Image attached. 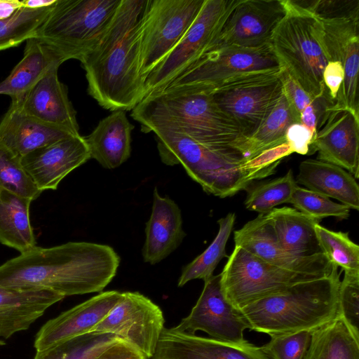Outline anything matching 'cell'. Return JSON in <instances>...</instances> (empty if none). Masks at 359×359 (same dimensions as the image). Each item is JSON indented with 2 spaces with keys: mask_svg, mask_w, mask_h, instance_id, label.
Returning <instances> with one entry per match:
<instances>
[{
  "mask_svg": "<svg viewBox=\"0 0 359 359\" xmlns=\"http://www.w3.org/2000/svg\"><path fill=\"white\" fill-rule=\"evenodd\" d=\"M120 257L109 245L68 242L36 246L0 266V285L66 296L101 292L115 277Z\"/></svg>",
  "mask_w": 359,
  "mask_h": 359,
  "instance_id": "cell-1",
  "label": "cell"
},
{
  "mask_svg": "<svg viewBox=\"0 0 359 359\" xmlns=\"http://www.w3.org/2000/svg\"><path fill=\"white\" fill-rule=\"evenodd\" d=\"M146 4L147 0H121L98 42L80 60L88 93L105 109L130 111L144 97L140 37Z\"/></svg>",
  "mask_w": 359,
  "mask_h": 359,
  "instance_id": "cell-2",
  "label": "cell"
},
{
  "mask_svg": "<svg viewBox=\"0 0 359 359\" xmlns=\"http://www.w3.org/2000/svg\"><path fill=\"white\" fill-rule=\"evenodd\" d=\"M130 115L144 133L161 128L181 132L241 164L245 162L239 151L244 139L240 128L208 90L167 88L144 97Z\"/></svg>",
  "mask_w": 359,
  "mask_h": 359,
  "instance_id": "cell-3",
  "label": "cell"
},
{
  "mask_svg": "<svg viewBox=\"0 0 359 359\" xmlns=\"http://www.w3.org/2000/svg\"><path fill=\"white\" fill-rule=\"evenodd\" d=\"M333 264L323 277L295 283L238 309L248 329L270 337L311 332L339 316L341 273Z\"/></svg>",
  "mask_w": 359,
  "mask_h": 359,
  "instance_id": "cell-4",
  "label": "cell"
},
{
  "mask_svg": "<svg viewBox=\"0 0 359 359\" xmlns=\"http://www.w3.org/2000/svg\"><path fill=\"white\" fill-rule=\"evenodd\" d=\"M157 149L167 165H182L187 175L208 194L225 198L246 189L255 180L276 172L280 161L257 172L242 169V164L198 142L183 133L156 129Z\"/></svg>",
  "mask_w": 359,
  "mask_h": 359,
  "instance_id": "cell-5",
  "label": "cell"
},
{
  "mask_svg": "<svg viewBox=\"0 0 359 359\" xmlns=\"http://www.w3.org/2000/svg\"><path fill=\"white\" fill-rule=\"evenodd\" d=\"M285 14L270 45L281 67L313 97L325 93L323 73L329 62L320 20L294 0H283Z\"/></svg>",
  "mask_w": 359,
  "mask_h": 359,
  "instance_id": "cell-6",
  "label": "cell"
},
{
  "mask_svg": "<svg viewBox=\"0 0 359 359\" xmlns=\"http://www.w3.org/2000/svg\"><path fill=\"white\" fill-rule=\"evenodd\" d=\"M121 0H57L36 39L65 61H79L98 42Z\"/></svg>",
  "mask_w": 359,
  "mask_h": 359,
  "instance_id": "cell-7",
  "label": "cell"
},
{
  "mask_svg": "<svg viewBox=\"0 0 359 359\" xmlns=\"http://www.w3.org/2000/svg\"><path fill=\"white\" fill-rule=\"evenodd\" d=\"M281 69L270 44L259 48H215L165 89L187 87L210 90L243 78L277 74Z\"/></svg>",
  "mask_w": 359,
  "mask_h": 359,
  "instance_id": "cell-8",
  "label": "cell"
},
{
  "mask_svg": "<svg viewBox=\"0 0 359 359\" xmlns=\"http://www.w3.org/2000/svg\"><path fill=\"white\" fill-rule=\"evenodd\" d=\"M220 276L223 293L237 310L259 299L281 292L295 283L325 276L278 267L237 245L234 246Z\"/></svg>",
  "mask_w": 359,
  "mask_h": 359,
  "instance_id": "cell-9",
  "label": "cell"
},
{
  "mask_svg": "<svg viewBox=\"0 0 359 359\" xmlns=\"http://www.w3.org/2000/svg\"><path fill=\"white\" fill-rule=\"evenodd\" d=\"M236 1L205 0L182 38L146 78L144 97L163 90L210 50Z\"/></svg>",
  "mask_w": 359,
  "mask_h": 359,
  "instance_id": "cell-10",
  "label": "cell"
},
{
  "mask_svg": "<svg viewBox=\"0 0 359 359\" xmlns=\"http://www.w3.org/2000/svg\"><path fill=\"white\" fill-rule=\"evenodd\" d=\"M204 1L147 0L140 37V74L144 81L182 38Z\"/></svg>",
  "mask_w": 359,
  "mask_h": 359,
  "instance_id": "cell-11",
  "label": "cell"
},
{
  "mask_svg": "<svg viewBox=\"0 0 359 359\" xmlns=\"http://www.w3.org/2000/svg\"><path fill=\"white\" fill-rule=\"evenodd\" d=\"M279 74L246 77L208 91L219 109L247 137L257 129L282 95Z\"/></svg>",
  "mask_w": 359,
  "mask_h": 359,
  "instance_id": "cell-12",
  "label": "cell"
},
{
  "mask_svg": "<svg viewBox=\"0 0 359 359\" xmlns=\"http://www.w3.org/2000/svg\"><path fill=\"white\" fill-rule=\"evenodd\" d=\"M165 324L161 308L138 292H121L118 302L89 334H111L151 359Z\"/></svg>",
  "mask_w": 359,
  "mask_h": 359,
  "instance_id": "cell-13",
  "label": "cell"
},
{
  "mask_svg": "<svg viewBox=\"0 0 359 359\" xmlns=\"http://www.w3.org/2000/svg\"><path fill=\"white\" fill-rule=\"evenodd\" d=\"M220 273L204 281V287L189 314L172 328L195 334L202 331L210 338L233 344H245L243 337L248 326L238 311L225 297Z\"/></svg>",
  "mask_w": 359,
  "mask_h": 359,
  "instance_id": "cell-14",
  "label": "cell"
},
{
  "mask_svg": "<svg viewBox=\"0 0 359 359\" xmlns=\"http://www.w3.org/2000/svg\"><path fill=\"white\" fill-rule=\"evenodd\" d=\"M285 14L283 0H236L210 50L269 45Z\"/></svg>",
  "mask_w": 359,
  "mask_h": 359,
  "instance_id": "cell-15",
  "label": "cell"
},
{
  "mask_svg": "<svg viewBox=\"0 0 359 359\" xmlns=\"http://www.w3.org/2000/svg\"><path fill=\"white\" fill-rule=\"evenodd\" d=\"M235 245L278 267L304 273L329 275L332 264L323 253L307 257L292 255L278 243L264 215L259 214L234 231Z\"/></svg>",
  "mask_w": 359,
  "mask_h": 359,
  "instance_id": "cell-16",
  "label": "cell"
},
{
  "mask_svg": "<svg viewBox=\"0 0 359 359\" xmlns=\"http://www.w3.org/2000/svg\"><path fill=\"white\" fill-rule=\"evenodd\" d=\"M90 158L80 134L37 149L20 158L22 167L41 191L55 190L72 171Z\"/></svg>",
  "mask_w": 359,
  "mask_h": 359,
  "instance_id": "cell-17",
  "label": "cell"
},
{
  "mask_svg": "<svg viewBox=\"0 0 359 359\" xmlns=\"http://www.w3.org/2000/svg\"><path fill=\"white\" fill-rule=\"evenodd\" d=\"M58 68L48 71L22 96L11 99V104L40 122L77 135L76 111L67 87L58 79Z\"/></svg>",
  "mask_w": 359,
  "mask_h": 359,
  "instance_id": "cell-18",
  "label": "cell"
},
{
  "mask_svg": "<svg viewBox=\"0 0 359 359\" xmlns=\"http://www.w3.org/2000/svg\"><path fill=\"white\" fill-rule=\"evenodd\" d=\"M116 290L102 292L47 321L34 340L36 351H41L77 337L89 334L120 299Z\"/></svg>",
  "mask_w": 359,
  "mask_h": 359,
  "instance_id": "cell-19",
  "label": "cell"
},
{
  "mask_svg": "<svg viewBox=\"0 0 359 359\" xmlns=\"http://www.w3.org/2000/svg\"><path fill=\"white\" fill-rule=\"evenodd\" d=\"M359 116L348 109L334 110L318 131L309 155L359 177Z\"/></svg>",
  "mask_w": 359,
  "mask_h": 359,
  "instance_id": "cell-20",
  "label": "cell"
},
{
  "mask_svg": "<svg viewBox=\"0 0 359 359\" xmlns=\"http://www.w3.org/2000/svg\"><path fill=\"white\" fill-rule=\"evenodd\" d=\"M151 359H269L260 347L164 328Z\"/></svg>",
  "mask_w": 359,
  "mask_h": 359,
  "instance_id": "cell-21",
  "label": "cell"
},
{
  "mask_svg": "<svg viewBox=\"0 0 359 359\" xmlns=\"http://www.w3.org/2000/svg\"><path fill=\"white\" fill-rule=\"evenodd\" d=\"M142 250L144 262L156 264L174 252L182 243L183 229L181 210L168 196H161L156 187L153 194L151 213L145 227Z\"/></svg>",
  "mask_w": 359,
  "mask_h": 359,
  "instance_id": "cell-22",
  "label": "cell"
},
{
  "mask_svg": "<svg viewBox=\"0 0 359 359\" xmlns=\"http://www.w3.org/2000/svg\"><path fill=\"white\" fill-rule=\"evenodd\" d=\"M65 297L43 290H20L0 285V337L27 330L52 305Z\"/></svg>",
  "mask_w": 359,
  "mask_h": 359,
  "instance_id": "cell-23",
  "label": "cell"
},
{
  "mask_svg": "<svg viewBox=\"0 0 359 359\" xmlns=\"http://www.w3.org/2000/svg\"><path fill=\"white\" fill-rule=\"evenodd\" d=\"M72 135L29 116L13 104L0 122V144L20 158Z\"/></svg>",
  "mask_w": 359,
  "mask_h": 359,
  "instance_id": "cell-24",
  "label": "cell"
},
{
  "mask_svg": "<svg viewBox=\"0 0 359 359\" xmlns=\"http://www.w3.org/2000/svg\"><path fill=\"white\" fill-rule=\"evenodd\" d=\"M133 128L125 111H113L100 120L93 132L84 137L90 158L107 169L122 165L130 156Z\"/></svg>",
  "mask_w": 359,
  "mask_h": 359,
  "instance_id": "cell-25",
  "label": "cell"
},
{
  "mask_svg": "<svg viewBox=\"0 0 359 359\" xmlns=\"http://www.w3.org/2000/svg\"><path fill=\"white\" fill-rule=\"evenodd\" d=\"M296 183L328 198L338 200L350 209L359 210V186L354 177L337 165L318 159L301 162Z\"/></svg>",
  "mask_w": 359,
  "mask_h": 359,
  "instance_id": "cell-26",
  "label": "cell"
},
{
  "mask_svg": "<svg viewBox=\"0 0 359 359\" xmlns=\"http://www.w3.org/2000/svg\"><path fill=\"white\" fill-rule=\"evenodd\" d=\"M264 217L287 252L300 257L323 253L315 232V226L320 220L287 206L273 208Z\"/></svg>",
  "mask_w": 359,
  "mask_h": 359,
  "instance_id": "cell-27",
  "label": "cell"
},
{
  "mask_svg": "<svg viewBox=\"0 0 359 359\" xmlns=\"http://www.w3.org/2000/svg\"><path fill=\"white\" fill-rule=\"evenodd\" d=\"M64 62L58 53L37 39H28L22 58L0 83V95L11 99L22 96L48 71Z\"/></svg>",
  "mask_w": 359,
  "mask_h": 359,
  "instance_id": "cell-28",
  "label": "cell"
},
{
  "mask_svg": "<svg viewBox=\"0 0 359 359\" xmlns=\"http://www.w3.org/2000/svg\"><path fill=\"white\" fill-rule=\"evenodd\" d=\"M32 201L8 189L0 190V243L20 254L36 246L29 218Z\"/></svg>",
  "mask_w": 359,
  "mask_h": 359,
  "instance_id": "cell-29",
  "label": "cell"
},
{
  "mask_svg": "<svg viewBox=\"0 0 359 359\" xmlns=\"http://www.w3.org/2000/svg\"><path fill=\"white\" fill-rule=\"evenodd\" d=\"M303 359H359V337L339 315L311 331Z\"/></svg>",
  "mask_w": 359,
  "mask_h": 359,
  "instance_id": "cell-30",
  "label": "cell"
},
{
  "mask_svg": "<svg viewBox=\"0 0 359 359\" xmlns=\"http://www.w3.org/2000/svg\"><path fill=\"white\" fill-rule=\"evenodd\" d=\"M296 120L283 94L257 129L244 137L239 150L245 161L262 151L286 142L287 128Z\"/></svg>",
  "mask_w": 359,
  "mask_h": 359,
  "instance_id": "cell-31",
  "label": "cell"
},
{
  "mask_svg": "<svg viewBox=\"0 0 359 359\" xmlns=\"http://www.w3.org/2000/svg\"><path fill=\"white\" fill-rule=\"evenodd\" d=\"M236 220L234 213H229L218 220V233L210 245L198 257L182 269L177 286L182 287L189 281L202 279L204 281L213 276L220 260L226 257V245Z\"/></svg>",
  "mask_w": 359,
  "mask_h": 359,
  "instance_id": "cell-32",
  "label": "cell"
},
{
  "mask_svg": "<svg viewBox=\"0 0 359 359\" xmlns=\"http://www.w3.org/2000/svg\"><path fill=\"white\" fill-rule=\"evenodd\" d=\"M57 1V0H56ZM54 4L38 9L22 7L11 17L0 20V51L35 38Z\"/></svg>",
  "mask_w": 359,
  "mask_h": 359,
  "instance_id": "cell-33",
  "label": "cell"
},
{
  "mask_svg": "<svg viewBox=\"0 0 359 359\" xmlns=\"http://www.w3.org/2000/svg\"><path fill=\"white\" fill-rule=\"evenodd\" d=\"M315 232L322 252L332 264L341 267L344 273L359 274V246L348 233L330 230L320 224L315 226Z\"/></svg>",
  "mask_w": 359,
  "mask_h": 359,
  "instance_id": "cell-34",
  "label": "cell"
},
{
  "mask_svg": "<svg viewBox=\"0 0 359 359\" xmlns=\"http://www.w3.org/2000/svg\"><path fill=\"white\" fill-rule=\"evenodd\" d=\"M297 185L292 170L283 177L259 183L248 189L245 208L259 214H267L276 205L289 203Z\"/></svg>",
  "mask_w": 359,
  "mask_h": 359,
  "instance_id": "cell-35",
  "label": "cell"
},
{
  "mask_svg": "<svg viewBox=\"0 0 359 359\" xmlns=\"http://www.w3.org/2000/svg\"><path fill=\"white\" fill-rule=\"evenodd\" d=\"M119 339L111 334H87L36 351L34 359H93Z\"/></svg>",
  "mask_w": 359,
  "mask_h": 359,
  "instance_id": "cell-36",
  "label": "cell"
},
{
  "mask_svg": "<svg viewBox=\"0 0 359 359\" xmlns=\"http://www.w3.org/2000/svg\"><path fill=\"white\" fill-rule=\"evenodd\" d=\"M2 189L32 201L42 192L22 167L20 158L0 144V190Z\"/></svg>",
  "mask_w": 359,
  "mask_h": 359,
  "instance_id": "cell-37",
  "label": "cell"
},
{
  "mask_svg": "<svg viewBox=\"0 0 359 359\" xmlns=\"http://www.w3.org/2000/svg\"><path fill=\"white\" fill-rule=\"evenodd\" d=\"M289 203L303 214L319 220L330 217L345 219L350 215L351 209L345 205L335 203L327 196L297 185Z\"/></svg>",
  "mask_w": 359,
  "mask_h": 359,
  "instance_id": "cell-38",
  "label": "cell"
},
{
  "mask_svg": "<svg viewBox=\"0 0 359 359\" xmlns=\"http://www.w3.org/2000/svg\"><path fill=\"white\" fill-rule=\"evenodd\" d=\"M311 339L309 331L276 335L260 348L269 359H303Z\"/></svg>",
  "mask_w": 359,
  "mask_h": 359,
  "instance_id": "cell-39",
  "label": "cell"
},
{
  "mask_svg": "<svg viewBox=\"0 0 359 359\" xmlns=\"http://www.w3.org/2000/svg\"><path fill=\"white\" fill-rule=\"evenodd\" d=\"M339 315L359 337V274L344 273L339 287Z\"/></svg>",
  "mask_w": 359,
  "mask_h": 359,
  "instance_id": "cell-40",
  "label": "cell"
},
{
  "mask_svg": "<svg viewBox=\"0 0 359 359\" xmlns=\"http://www.w3.org/2000/svg\"><path fill=\"white\" fill-rule=\"evenodd\" d=\"M280 79L283 92L297 123H300V114L315 97L305 91L302 86L282 67Z\"/></svg>",
  "mask_w": 359,
  "mask_h": 359,
  "instance_id": "cell-41",
  "label": "cell"
},
{
  "mask_svg": "<svg viewBox=\"0 0 359 359\" xmlns=\"http://www.w3.org/2000/svg\"><path fill=\"white\" fill-rule=\"evenodd\" d=\"M292 153L288 144L285 142L262 151L255 157L245 161L242 164L241 168L248 172H257L278 161H281L282 158Z\"/></svg>",
  "mask_w": 359,
  "mask_h": 359,
  "instance_id": "cell-42",
  "label": "cell"
},
{
  "mask_svg": "<svg viewBox=\"0 0 359 359\" xmlns=\"http://www.w3.org/2000/svg\"><path fill=\"white\" fill-rule=\"evenodd\" d=\"M285 139L293 153L306 155L309 154L315 135L305 125L293 123L286 130Z\"/></svg>",
  "mask_w": 359,
  "mask_h": 359,
  "instance_id": "cell-43",
  "label": "cell"
},
{
  "mask_svg": "<svg viewBox=\"0 0 359 359\" xmlns=\"http://www.w3.org/2000/svg\"><path fill=\"white\" fill-rule=\"evenodd\" d=\"M93 359H145L143 354L122 339L111 344Z\"/></svg>",
  "mask_w": 359,
  "mask_h": 359,
  "instance_id": "cell-44",
  "label": "cell"
},
{
  "mask_svg": "<svg viewBox=\"0 0 359 359\" xmlns=\"http://www.w3.org/2000/svg\"><path fill=\"white\" fill-rule=\"evenodd\" d=\"M344 75V69L339 62L329 61L324 68L323 73V82L330 97L334 102L343 83Z\"/></svg>",
  "mask_w": 359,
  "mask_h": 359,
  "instance_id": "cell-45",
  "label": "cell"
},
{
  "mask_svg": "<svg viewBox=\"0 0 359 359\" xmlns=\"http://www.w3.org/2000/svg\"><path fill=\"white\" fill-rule=\"evenodd\" d=\"M21 7V1L0 0V20L8 18Z\"/></svg>",
  "mask_w": 359,
  "mask_h": 359,
  "instance_id": "cell-46",
  "label": "cell"
},
{
  "mask_svg": "<svg viewBox=\"0 0 359 359\" xmlns=\"http://www.w3.org/2000/svg\"><path fill=\"white\" fill-rule=\"evenodd\" d=\"M56 0H23L21 1L23 7L38 9L50 6L55 4Z\"/></svg>",
  "mask_w": 359,
  "mask_h": 359,
  "instance_id": "cell-47",
  "label": "cell"
},
{
  "mask_svg": "<svg viewBox=\"0 0 359 359\" xmlns=\"http://www.w3.org/2000/svg\"><path fill=\"white\" fill-rule=\"evenodd\" d=\"M4 345H5L4 341L0 339V346Z\"/></svg>",
  "mask_w": 359,
  "mask_h": 359,
  "instance_id": "cell-48",
  "label": "cell"
}]
</instances>
